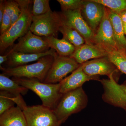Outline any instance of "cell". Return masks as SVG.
<instances>
[{
  "label": "cell",
  "instance_id": "cell-1",
  "mask_svg": "<svg viewBox=\"0 0 126 126\" xmlns=\"http://www.w3.org/2000/svg\"><path fill=\"white\" fill-rule=\"evenodd\" d=\"M20 6L21 14L17 20L8 31L0 36V53L12 46L17 39L25 35L30 30L32 23L31 6L33 0H16Z\"/></svg>",
  "mask_w": 126,
  "mask_h": 126
},
{
  "label": "cell",
  "instance_id": "cell-2",
  "mask_svg": "<svg viewBox=\"0 0 126 126\" xmlns=\"http://www.w3.org/2000/svg\"><path fill=\"white\" fill-rule=\"evenodd\" d=\"M18 84L32 90L41 99L42 105L54 110L63 96L59 83H46L36 79L12 78Z\"/></svg>",
  "mask_w": 126,
  "mask_h": 126
},
{
  "label": "cell",
  "instance_id": "cell-3",
  "mask_svg": "<svg viewBox=\"0 0 126 126\" xmlns=\"http://www.w3.org/2000/svg\"><path fill=\"white\" fill-rule=\"evenodd\" d=\"M88 101L87 96L82 87L63 94L53 110L60 124L65 122L71 115L86 108Z\"/></svg>",
  "mask_w": 126,
  "mask_h": 126
},
{
  "label": "cell",
  "instance_id": "cell-4",
  "mask_svg": "<svg viewBox=\"0 0 126 126\" xmlns=\"http://www.w3.org/2000/svg\"><path fill=\"white\" fill-rule=\"evenodd\" d=\"M54 56L48 55L40 59L36 63L14 68L0 66L2 74L8 77L36 79L44 82L51 68Z\"/></svg>",
  "mask_w": 126,
  "mask_h": 126
},
{
  "label": "cell",
  "instance_id": "cell-5",
  "mask_svg": "<svg viewBox=\"0 0 126 126\" xmlns=\"http://www.w3.org/2000/svg\"><path fill=\"white\" fill-rule=\"evenodd\" d=\"M63 24L60 12L52 10L42 15L32 16L30 30L38 36L57 38L60 28Z\"/></svg>",
  "mask_w": 126,
  "mask_h": 126
},
{
  "label": "cell",
  "instance_id": "cell-6",
  "mask_svg": "<svg viewBox=\"0 0 126 126\" xmlns=\"http://www.w3.org/2000/svg\"><path fill=\"white\" fill-rule=\"evenodd\" d=\"M27 126H60L53 110L43 106H26L22 109Z\"/></svg>",
  "mask_w": 126,
  "mask_h": 126
},
{
  "label": "cell",
  "instance_id": "cell-7",
  "mask_svg": "<svg viewBox=\"0 0 126 126\" xmlns=\"http://www.w3.org/2000/svg\"><path fill=\"white\" fill-rule=\"evenodd\" d=\"M80 65L71 57L60 56L57 54L44 82L59 83L67 75L76 70Z\"/></svg>",
  "mask_w": 126,
  "mask_h": 126
},
{
  "label": "cell",
  "instance_id": "cell-8",
  "mask_svg": "<svg viewBox=\"0 0 126 126\" xmlns=\"http://www.w3.org/2000/svg\"><path fill=\"white\" fill-rule=\"evenodd\" d=\"M63 24L77 31L83 37L85 44H94V34L82 15L81 10L60 12Z\"/></svg>",
  "mask_w": 126,
  "mask_h": 126
},
{
  "label": "cell",
  "instance_id": "cell-9",
  "mask_svg": "<svg viewBox=\"0 0 126 126\" xmlns=\"http://www.w3.org/2000/svg\"><path fill=\"white\" fill-rule=\"evenodd\" d=\"M82 65L84 72L88 75H107L109 78L112 76L115 81L118 82L121 72L108 56L87 61Z\"/></svg>",
  "mask_w": 126,
  "mask_h": 126
},
{
  "label": "cell",
  "instance_id": "cell-10",
  "mask_svg": "<svg viewBox=\"0 0 126 126\" xmlns=\"http://www.w3.org/2000/svg\"><path fill=\"white\" fill-rule=\"evenodd\" d=\"M13 46L10 51L25 54L40 53L49 48L43 38L35 35L30 30Z\"/></svg>",
  "mask_w": 126,
  "mask_h": 126
},
{
  "label": "cell",
  "instance_id": "cell-11",
  "mask_svg": "<svg viewBox=\"0 0 126 126\" xmlns=\"http://www.w3.org/2000/svg\"><path fill=\"white\" fill-rule=\"evenodd\" d=\"M94 44L103 47L108 52L118 50L116 44L112 26L109 18L107 7L101 22L93 38Z\"/></svg>",
  "mask_w": 126,
  "mask_h": 126
},
{
  "label": "cell",
  "instance_id": "cell-12",
  "mask_svg": "<svg viewBox=\"0 0 126 126\" xmlns=\"http://www.w3.org/2000/svg\"><path fill=\"white\" fill-rule=\"evenodd\" d=\"M106 7L94 0H84L81 9L82 15L94 34L101 22Z\"/></svg>",
  "mask_w": 126,
  "mask_h": 126
},
{
  "label": "cell",
  "instance_id": "cell-13",
  "mask_svg": "<svg viewBox=\"0 0 126 126\" xmlns=\"http://www.w3.org/2000/svg\"><path fill=\"white\" fill-rule=\"evenodd\" d=\"M100 80L99 76H91L86 74L83 70L82 64L68 77L59 83L60 92L62 94L82 87L84 84L90 80Z\"/></svg>",
  "mask_w": 126,
  "mask_h": 126
},
{
  "label": "cell",
  "instance_id": "cell-14",
  "mask_svg": "<svg viewBox=\"0 0 126 126\" xmlns=\"http://www.w3.org/2000/svg\"><path fill=\"white\" fill-rule=\"evenodd\" d=\"M108 52L103 47L96 44H85L75 48L71 58L81 64L91 59H96L107 57Z\"/></svg>",
  "mask_w": 126,
  "mask_h": 126
},
{
  "label": "cell",
  "instance_id": "cell-15",
  "mask_svg": "<svg viewBox=\"0 0 126 126\" xmlns=\"http://www.w3.org/2000/svg\"><path fill=\"white\" fill-rule=\"evenodd\" d=\"M8 59L6 63L7 68H14L27 64L28 63L33 61H38L40 59L47 55L55 56L57 54L55 50L53 49L46 52L37 54H25L19 52L9 51Z\"/></svg>",
  "mask_w": 126,
  "mask_h": 126
},
{
  "label": "cell",
  "instance_id": "cell-16",
  "mask_svg": "<svg viewBox=\"0 0 126 126\" xmlns=\"http://www.w3.org/2000/svg\"><path fill=\"white\" fill-rule=\"evenodd\" d=\"M104 101L111 106L124 109L126 113V81L122 84L115 83L109 87Z\"/></svg>",
  "mask_w": 126,
  "mask_h": 126
},
{
  "label": "cell",
  "instance_id": "cell-17",
  "mask_svg": "<svg viewBox=\"0 0 126 126\" xmlns=\"http://www.w3.org/2000/svg\"><path fill=\"white\" fill-rule=\"evenodd\" d=\"M107 8L118 48L119 50L124 51L126 53V38L122 21L117 13Z\"/></svg>",
  "mask_w": 126,
  "mask_h": 126
},
{
  "label": "cell",
  "instance_id": "cell-18",
  "mask_svg": "<svg viewBox=\"0 0 126 126\" xmlns=\"http://www.w3.org/2000/svg\"><path fill=\"white\" fill-rule=\"evenodd\" d=\"M0 126H27L23 111L19 107H12L0 115Z\"/></svg>",
  "mask_w": 126,
  "mask_h": 126
},
{
  "label": "cell",
  "instance_id": "cell-19",
  "mask_svg": "<svg viewBox=\"0 0 126 126\" xmlns=\"http://www.w3.org/2000/svg\"><path fill=\"white\" fill-rule=\"evenodd\" d=\"M50 48L55 50L59 56L70 57L74 52L75 47L65 39H59L54 36L44 37Z\"/></svg>",
  "mask_w": 126,
  "mask_h": 126
},
{
  "label": "cell",
  "instance_id": "cell-20",
  "mask_svg": "<svg viewBox=\"0 0 126 126\" xmlns=\"http://www.w3.org/2000/svg\"><path fill=\"white\" fill-rule=\"evenodd\" d=\"M0 90L8 92L16 97L27 94L29 90L2 74H0Z\"/></svg>",
  "mask_w": 126,
  "mask_h": 126
},
{
  "label": "cell",
  "instance_id": "cell-21",
  "mask_svg": "<svg viewBox=\"0 0 126 126\" xmlns=\"http://www.w3.org/2000/svg\"><path fill=\"white\" fill-rule=\"evenodd\" d=\"M59 32L63 34V38L74 46L75 48L85 44L83 37L77 31L63 24L60 28Z\"/></svg>",
  "mask_w": 126,
  "mask_h": 126
},
{
  "label": "cell",
  "instance_id": "cell-22",
  "mask_svg": "<svg viewBox=\"0 0 126 126\" xmlns=\"http://www.w3.org/2000/svg\"><path fill=\"white\" fill-rule=\"evenodd\" d=\"M108 58L120 72L126 74V53L119 50L109 52Z\"/></svg>",
  "mask_w": 126,
  "mask_h": 126
},
{
  "label": "cell",
  "instance_id": "cell-23",
  "mask_svg": "<svg viewBox=\"0 0 126 126\" xmlns=\"http://www.w3.org/2000/svg\"><path fill=\"white\" fill-rule=\"evenodd\" d=\"M17 97L4 90L0 92V115L14 107Z\"/></svg>",
  "mask_w": 126,
  "mask_h": 126
},
{
  "label": "cell",
  "instance_id": "cell-24",
  "mask_svg": "<svg viewBox=\"0 0 126 126\" xmlns=\"http://www.w3.org/2000/svg\"><path fill=\"white\" fill-rule=\"evenodd\" d=\"M5 11L9 14L11 19L12 25L17 20L21 14V10L16 0H4Z\"/></svg>",
  "mask_w": 126,
  "mask_h": 126
},
{
  "label": "cell",
  "instance_id": "cell-25",
  "mask_svg": "<svg viewBox=\"0 0 126 126\" xmlns=\"http://www.w3.org/2000/svg\"><path fill=\"white\" fill-rule=\"evenodd\" d=\"M111 10L119 14L126 10V0H94Z\"/></svg>",
  "mask_w": 126,
  "mask_h": 126
},
{
  "label": "cell",
  "instance_id": "cell-26",
  "mask_svg": "<svg viewBox=\"0 0 126 126\" xmlns=\"http://www.w3.org/2000/svg\"><path fill=\"white\" fill-rule=\"evenodd\" d=\"M32 10V16L42 15L51 10L49 0H34Z\"/></svg>",
  "mask_w": 126,
  "mask_h": 126
},
{
  "label": "cell",
  "instance_id": "cell-27",
  "mask_svg": "<svg viewBox=\"0 0 126 126\" xmlns=\"http://www.w3.org/2000/svg\"><path fill=\"white\" fill-rule=\"evenodd\" d=\"M61 6L62 11L82 9L84 0H57Z\"/></svg>",
  "mask_w": 126,
  "mask_h": 126
},
{
  "label": "cell",
  "instance_id": "cell-28",
  "mask_svg": "<svg viewBox=\"0 0 126 126\" xmlns=\"http://www.w3.org/2000/svg\"><path fill=\"white\" fill-rule=\"evenodd\" d=\"M0 34L2 35L9 30L12 26L11 19L9 14L5 11L2 21L0 23Z\"/></svg>",
  "mask_w": 126,
  "mask_h": 126
},
{
  "label": "cell",
  "instance_id": "cell-29",
  "mask_svg": "<svg viewBox=\"0 0 126 126\" xmlns=\"http://www.w3.org/2000/svg\"><path fill=\"white\" fill-rule=\"evenodd\" d=\"M4 12V0H1L0 1V23L2 21L3 15Z\"/></svg>",
  "mask_w": 126,
  "mask_h": 126
},
{
  "label": "cell",
  "instance_id": "cell-30",
  "mask_svg": "<svg viewBox=\"0 0 126 126\" xmlns=\"http://www.w3.org/2000/svg\"><path fill=\"white\" fill-rule=\"evenodd\" d=\"M9 55V54L7 53L5 55H1L0 56V65L3 63H6L7 62V60H8Z\"/></svg>",
  "mask_w": 126,
  "mask_h": 126
},
{
  "label": "cell",
  "instance_id": "cell-31",
  "mask_svg": "<svg viewBox=\"0 0 126 126\" xmlns=\"http://www.w3.org/2000/svg\"><path fill=\"white\" fill-rule=\"evenodd\" d=\"M118 14L121 17L123 22L126 23V10Z\"/></svg>",
  "mask_w": 126,
  "mask_h": 126
},
{
  "label": "cell",
  "instance_id": "cell-32",
  "mask_svg": "<svg viewBox=\"0 0 126 126\" xmlns=\"http://www.w3.org/2000/svg\"><path fill=\"white\" fill-rule=\"evenodd\" d=\"M123 29H124V33L126 35V23L123 22Z\"/></svg>",
  "mask_w": 126,
  "mask_h": 126
}]
</instances>
